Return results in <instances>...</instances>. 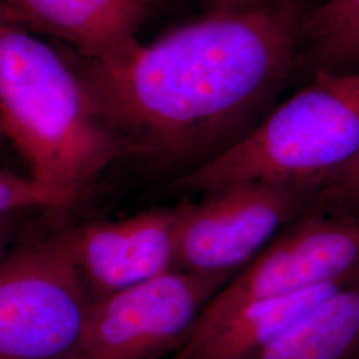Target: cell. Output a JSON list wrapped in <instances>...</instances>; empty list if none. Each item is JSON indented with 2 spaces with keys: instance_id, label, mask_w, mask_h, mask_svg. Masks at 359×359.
<instances>
[{
  "instance_id": "obj_1",
  "label": "cell",
  "mask_w": 359,
  "mask_h": 359,
  "mask_svg": "<svg viewBox=\"0 0 359 359\" xmlns=\"http://www.w3.org/2000/svg\"><path fill=\"white\" fill-rule=\"evenodd\" d=\"M302 18L299 0L204 15L77 75L128 156L179 179L231 149L278 104Z\"/></svg>"
},
{
  "instance_id": "obj_2",
  "label": "cell",
  "mask_w": 359,
  "mask_h": 359,
  "mask_svg": "<svg viewBox=\"0 0 359 359\" xmlns=\"http://www.w3.org/2000/svg\"><path fill=\"white\" fill-rule=\"evenodd\" d=\"M0 130L55 212L76 205L116 160L128 156L76 72L11 23L0 27Z\"/></svg>"
},
{
  "instance_id": "obj_3",
  "label": "cell",
  "mask_w": 359,
  "mask_h": 359,
  "mask_svg": "<svg viewBox=\"0 0 359 359\" xmlns=\"http://www.w3.org/2000/svg\"><path fill=\"white\" fill-rule=\"evenodd\" d=\"M359 156V71L316 69L313 81L278 103L256 128L204 167L172 182L206 194L243 182L321 188Z\"/></svg>"
},
{
  "instance_id": "obj_4",
  "label": "cell",
  "mask_w": 359,
  "mask_h": 359,
  "mask_svg": "<svg viewBox=\"0 0 359 359\" xmlns=\"http://www.w3.org/2000/svg\"><path fill=\"white\" fill-rule=\"evenodd\" d=\"M25 231L0 262V359H71L90 298L67 233Z\"/></svg>"
},
{
  "instance_id": "obj_5",
  "label": "cell",
  "mask_w": 359,
  "mask_h": 359,
  "mask_svg": "<svg viewBox=\"0 0 359 359\" xmlns=\"http://www.w3.org/2000/svg\"><path fill=\"white\" fill-rule=\"evenodd\" d=\"M321 188L243 182L181 203L176 269L233 278L306 215Z\"/></svg>"
},
{
  "instance_id": "obj_6",
  "label": "cell",
  "mask_w": 359,
  "mask_h": 359,
  "mask_svg": "<svg viewBox=\"0 0 359 359\" xmlns=\"http://www.w3.org/2000/svg\"><path fill=\"white\" fill-rule=\"evenodd\" d=\"M229 281L170 270L92 301L71 359H163L185 342L206 305Z\"/></svg>"
},
{
  "instance_id": "obj_7",
  "label": "cell",
  "mask_w": 359,
  "mask_h": 359,
  "mask_svg": "<svg viewBox=\"0 0 359 359\" xmlns=\"http://www.w3.org/2000/svg\"><path fill=\"white\" fill-rule=\"evenodd\" d=\"M358 276L359 215L308 212L219 289L193 330L255 301L341 285Z\"/></svg>"
},
{
  "instance_id": "obj_8",
  "label": "cell",
  "mask_w": 359,
  "mask_h": 359,
  "mask_svg": "<svg viewBox=\"0 0 359 359\" xmlns=\"http://www.w3.org/2000/svg\"><path fill=\"white\" fill-rule=\"evenodd\" d=\"M181 204L65 229L90 302L176 269Z\"/></svg>"
},
{
  "instance_id": "obj_9",
  "label": "cell",
  "mask_w": 359,
  "mask_h": 359,
  "mask_svg": "<svg viewBox=\"0 0 359 359\" xmlns=\"http://www.w3.org/2000/svg\"><path fill=\"white\" fill-rule=\"evenodd\" d=\"M4 15L59 39L87 62H111L136 48L154 0H3Z\"/></svg>"
},
{
  "instance_id": "obj_10",
  "label": "cell",
  "mask_w": 359,
  "mask_h": 359,
  "mask_svg": "<svg viewBox=\"0 0 359 359\" xmlns=\"http://www.w3.org/2000/svg\"><path fill=\"white\" fill-rule=\"evenodd\" d=\"M244 359H359V276Z\"/></svg>"
},
{
  "instance_id": "obj_11",
  "label": "cell",
  "mask_w": 359,
  "mask_h": 359,
  "mask_svg": "<svg viewBox=\"0 0 359 359\" xmlns=\"http://www.w3.org/2000/svg\"><path fill=\"white\" fill-rule=\"evenodd\" d=\"M301 39L316 69L359 71V0H326L304 15Z\"/></svg>"
},
{
  "instance_id": "obj_12",
  "label": "cell",
  "mask_w": 359,
  "mask_h": 359,
  "mask_svg": "<svg viewBox=\"0 0 359 359\" xmlns=\"http://www.w3.org/2000/svg\"><path fill=\"white\" fill-rule=\"evenodd\" d=\"M310 210L359 215V156L322 185Z\"/></svg>"
},
{
  "instance_id": "obj_13",
  "label": "cell",
  "mask_w": 359,
  "mask_h": 359,
  "mask_svg": "<svg viewBox=\"0 0 359 359\" xmlns=\"http://www.w3.org/2000/svg\"><path fill=\"white\" fill-rule=\"evenodd\" d=\"M39 209L50 210V204L31 180L0 169V217Z\"/></svg>"
},
{
  "instance_id": "obj_14",
  "label": "cell",
  "mask_w": 359,
  "mask_h": 359,
  "mask_svg": "<svg viewBox=\"0 0 359 359\" xmlns=\"http://www.w3.org/2000/svg\"><path fill=\"white\" fill-rule=\"evenodd\" d=\"M287 0H200L204 15L253 11L280 4Z\"/></svg>"
},
{
  "instance_id": "obj_15",
  "label": "cell",
  "mask_w": 359,
  "mask_h": 359,
  "mask_svg": "<svg viewBox=\"0 0 359 359\" xmlns=\"http://www.w3.org/2000/svg\"><path fill=\"white\" fill-rule=\"evenodd\" d=\"M29 212H16L0 217V262L26 228Z\"/></svg>"
},
{
  "instance_id": "obj_16",
  "label": "cell",
  "mask_w": 359,
  "mask_h": 359,
  "mask_svg": "<svg viewBox=\"0 0 359 359\" xmlns=\"http://www.w3.org/2000/svg\"><path fill=\"white\" fill-rule=\"evenodd\" d=\"M8 23L7 19H6V15H4V10H3V6H1V1H0V27L3 25Z\"/></svg>"
}]
</instances>
